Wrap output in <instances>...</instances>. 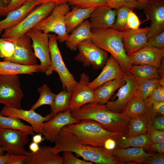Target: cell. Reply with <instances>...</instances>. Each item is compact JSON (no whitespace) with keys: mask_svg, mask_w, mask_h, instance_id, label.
Here are the masks:
<instances>
[{"mask_svg":"<svg viewBox=\"0 0 164 164\" xmlns=\"http://www.w3.org/2000/svg\"><path fill=\"white\" fill-rule=\"evenodd\" d=\"M55 143L53 149L55 153L70 151L82 157L84 160L92 163L121 164L108 149L81 143L68 125L61 129Z\"/></svg>","mask_w":164,"mask_h":164,"instance_id":"6da1fadb","label":"cell"},{"mask_svg":"<svg viewBox=\"0 0 164 164\" xmlns=\"http://www.w3.org/2000/svg\"><path fill=\"white\" fill-rule=\"evenodd\" d=\"M71 114L77 120H93L106 130L122 134L124 136L128 132L130 119L122 113L110 111L105 104L95 102L85 104L71 112Z\"/></svg>","mask_w":164,"mask_h":164,"instance_id":"7a4b0ae2","label":"cell"},{"mask_svg":"<svg viewBox=\"0 0 164 164\" xmlns=\"http://www.w3.org/2000/svg\"><path fill=\"white\" fill-rule=\"evenodd\" d=\"M91 31L92 42L110 53L118 62L124 72L128 73L133 65L124 48L123 38L125 32L111 28L91 29Z\"/></svg>","mask_w":164,"mask_h":164,"instance_id":"3957f363","label":"cell"},{"mask_svg":"<svg viewBox=\"0 0 164 164\" xmlns=\"http://www.w3.org/2000/svg\"><path fill=\"white\" fill-rule=\"evenodd\" d=\"M68 126L81 143L94 146L104 148L108 140L116 142L124 136L122 134L107 131L97 122L90 119H82L77 123Z\"/></svg>","mask_w":164,"mask_h":164,"instance_id":"277c9868","label":"cell"},{"mask_svg":"<svg viewBox=\"0 0 164 164\" xmlns=\"http://www.w3.org/2000/svg\"><path fill=\"white\" fill-rule=\"evenodd\" d=\"M56 5L52 2L39 5L16 26L4 30L2 38L14 40L21 37L49 16Z\"/></svg>","mask_w":164,"mask_h":164,"instance_id":"5b68a950","label":"cell"},{"mask_svg":"<svg viewBox=\"0 0 164 164\" xmlns=\"http://www.w3.org/2000/svg\"><path fill=\"white\" fill-rule=\"evenodd\" d=\"M48 36L51 64L45 73L47 76H49L52 74L53 71L57 72L62 82L63 90L72 92L78 82L75 80L63 61L58 47L56 34H48Z\"/></svg>","mask_w":164,"mask_h":164,"instance_id":"8992f818","label":"cell"},{"mask_svg":"<svg viewBox=\"0 0 164 164\" xmlns=\"http://www.w3.org/2000/svg\"><path fill=\"white\" fill-rule=\"evenodd\" d=\"M70 10L68 2L56 5L50 15L33 28L47 33H54L57 40L65 42L69 35L67 31L65 16Z\"/></svg>","mask_w":164,"mask_h":164,"instance_id":"52a82bcc","label":"cell"},{"mask_svg":"<svg viewBox=\"0 0 164 164\" xmlns=\"http://www.w3.org/2000/svg\"><path fill=\"white\" fill-rule=\"evenodd\" d=\"M77 48L79 52L75 60L82 63L85 67L91 66L94 70L101 69L109 57L108 52L92 43L91 39L80 43Z\"/></svg>","mask_w":164,"mask_h":164,"instance_id":"ba28073f","label":"cell"},{"mask_svg":"<svg viewBox=\"0 0 164 164\" xmlns=\"http://www.w3.org/2000/svg\"><path fill=\"white\" fill-rule=\"evenodd\" d=\"M23 97L18 75H0V103L20 109Z\"/></svg>","mask_w":164,"mask_h":164,"instance_id":"9c48e42d","label":"cell"},{"mask_svg":"<svg viewBox=\"0 0 164 164\" xmlns=\"http://www.w3.org/2000/svg\"><path fill=\"white\" fill-rule=\"evenodd\" d=\"M28 135L19 130L0 128V145L4 151L16 155H25V146L29 142Z\"/></svg>","mask_w":164,"mask_h":164,"instance_id":"30bf717a","label":"cell"},{"mask_svg":"<svg viewBox=\"0 0 164 164\" xmlns=\"http://www.w3.org/2000/svg\"><path fill=\"white\" fill-rule=\"evenodd\" d=\"M26 34L30 38L34 54L40 61L38 72L46 73L51 64L48 33L33 28Z\"/></svg>","mask_w":164,"mask_h":164,"instance_id":"8fae6325","label":"cell"},{"mask_svg":"<svg viewBox=\"0 0 164 164\" xmlns=\"http://www.w3.org/2000/svg\"><path fill=\"white\" fill-rule=\"evenodd\" d=\"M125 83L119 88L116 100L109 101L105 104L112 112L121 113L128 103L136 95L139 83L129 72L125 74Z\"/></svg>","mask_w":164,"mask_h":164,"instance_id":"7c38bea8","label":"cell"},{"mask_svg":"<svg viewBox=\"0 0 164 164\" xmlns=\"http://www.w3.org/2000/svg\"><path fill=\"white\" fill-rule=\"evenodd\" d=\"M142 9L151 21L147 35L149 40L164 29V0H149Z\"/></svg>","mask_w":164,"mask_h":164,"instance_id":"4fadbf2b","label":"cell"},{"mask_svg":"<svg viewBox=\"0 0 164 164\" xmlns=\"http://www.w3.org/2000/svg\"><path fill=\"white\" fill-rule=\"evenodd\" d=\"M9 40L13 43L15 50L12 56L6 61L26 66L37 64L31 39L27 34H26L16 40Z\"/></svg>","mask_w":164,"mask_h":164,"instance_id":"5bb4252c","label":"cell"},{"mask_svg":"<svg viewBox=\"0 0 164 164\" xmlns=\"http://www.w3.org/2000/svg\"><path fill=\"white\" fill-rule=\"evenodd\" d=\"M90 80L88 75L80 74L79 81L72 92L69 109L71 112L85 104L94 102V91L89 86Z\"/></svg>","mask_w":164,"mask_h":164,"instance_id":"9a60e30c","label":"cell"},{"mask_svg":"<svg viewBox=\"0 0 164 164\" xmlns=\"http://www.w3.org/2000/svg\"><path fill=\"white\" fill-rule=\"evenodd\" d=\"M71 112L69 110L59 113L52 119L43 123L42 133L45 140L52 143L55 142L60 132L63 127L77 123L80 121L74 118Z\"/></svg>","mask_w":164,"mask_h":164,"instance_id":"2e32d148","label":"cell"},{"mask_svg":"<svg viewBox=\"0 0 164 164\" xmlns=\"http://www.w3.org/2000/svg\"><path fill=\"white\" fill-rule=\"evenodd\" d=\"M0 114L6 116H14L24 120L31 125L34 132L39 133H42L44 122L49 121L54 117L51 112L49 114L43 117L34 110H24L5 105L0 111Z\"/></svg>","mask_w":164,"mask_h":164,"instance_id":"e0dca14e","label":"cell"},{"mask_svg":"<svg viewBox=\"0 0 164 164\" xmlns=\"http://www.w3.org/2000/svg\"><path fill=\"white\" fill-rule=\"evenodd\" d=\"M128 56L132 65H148L159 68L164 56V48L146 46Z\"/></svg>","mask_w":164,"mask_h":164,"instance_id":"ac0fdd59","label":"cell"},{"mask_svg":"<svg viewBox=\"0 0 164 164\" xmlns=\"http://www.w3.org/2000/svg\"><path fill=\"white\" fill-rule=\"evenodd\" d=\"M149 26L135 30L129 29L126 32L123 38L125 50L128 56L146 46Z\"/></svg>","mask_w":164,"mask_h":164,"instance_id":"d6986e66","label":"cell"},{"mask_svg":"<svg viewBox=\"0 0 164 164\" xmlns=\"http://www.w3.org/2000/svg\"><path fill=\"white\" fill-rule=\"evenodd\" d=\"M126 73L118 62L110 55L101 73L93 81L89 82V86L94 90L104 83L123 77Z\"/></svg>","mask_w":164,"mask_h":164,"instance_id":"ffe728a7","label":"cell"},{"mask_svg":"<svg viewBox=\"0 0 164 164\" xmlns=\"http://www.w3.org/2000/svg\"><path fill=\"white\" fill-rule=\"evenodd\" d=\"M53 147L43 145L35 152H27L24 161L26 164H63V160L59 153H55Z\"/></svg>","mask_w":164,"mask_h":164,"instance_id":"44dd1931","label":"cell"},{"mask_svg":"<svg viewBox=\"0 0 164 164\" xmlns=\"http://www.w3.org/2000/svg\"><path fill=\"white\" fill-rule=\"evenodd\" d=\"M116 10L107 5L97 7L91 13L90 22L91 29L112 28L115 22Z\"/></svg>","mask_w":164,"mask_h":164,"instance_id":"7402d4cb","label":"cell"},{"mask_svg":"<svg viewBox=\"0 0 164 164\" xmlns=\"http://www.w3.org/2000/svg\"><path fill=\"white\" fill-rule=\"evenodd\" d=\"M108 150L121 164L143 163L147 157L154 154L147 153L143 149L138 147L125 149L115 147Z\"/></svg>","mask_w":164,"mask_h":164,"instance_id":"603a6c76","label":"cell"},{"mask_svg":"<svg viewBox=\"0 0 164 164\" xmlns=\"http://www.w3.org/2000/svg\"><path fill=\"white\" fill-rule=\"evenodd\" d=\"M39 5L37 0H31L19 9L9 13L5 19L0 21V35L4 30L18 25Z\"/></svg>","mask_w":164,"mask_h":164,"instance_id":"cb8c5ba5","label":"cell"},{"mask_svg":"<svg viewBox=\"0 0 164 164\" xmlns=\"http://www.w3.org/2000/svg\"><path fill=\"white\" fill-rule=\"evenodd\" d=\"M125 76L108 81L95 89L94 102L106 104L114 92L125 83Z\"/></svg>","mask_w":164,"mask_h":164,"instance_id":"d4e9b609","label":"cell"},{"mask_svg":"<svg viewBox=\"0 0 164 164\" xmlns=\"http://www.w3.org/2000/svg\"><path fill=\"white\" fill-rule=\"evenodd\" d=\"M89 21L87 19L75 29L69 35L65 44L71 50H76L79 44L87 39H91L92 33Z\"/></svg>","mask_w":164,"mask_h":164,"instance_id":"484cf974","label":"cell"},{"mask_svg":"<svg viewBox=\"0 0 164 164\" xmlns=\"http://www.w3.org/2000/svg\"><path fill=\"white\" fill-rule=\"evenodd\" d=\"M97 7L82 8L75 7L68 12L65 16L67 31L70 33L85 20L89 18L92 12Z\"/></svg>","mask_w":164,"mask_h":164,"instance_id":"4316f807","label":"cell"},{"mask_svg":"<svg viewBox=\"0 0 164 164\" xmlns=\"http://www.w3.org/2000/svg\"><path fill=\"white\" fill-rule=\"evenodd\" d=\"M39 65H22L8 61H0V75H15L26 74H33L39 72Z\"/></svg>","mask_w":164,"mask_h":164,"instance_id":"83f0119b","label":"cell"},{"mask_svg":"<svg viewBox=\"0 0 164 164\" xmlns=\"http://www.w3.org/2000/svg\"><path fill=\"white\" fill-rule=\"evenodd\" d=\"M128 72L138 83L152 78H161L158 68L149 65H133Z\"/></svg>","mask_w":164,"mask_h":164,"instance_id":"f1b7e54d","label":"cell"},{"mask_svg":"<svg viewBox=\"0 0 164 164\" xmlns=\"http://www.w3.org/2000/svg\"><path fill=\"white\" fill-rule=\"evenodd\" d=\"M152 143L148 134L146 133L135 137L120 138L116 142V147L120 148L138 147L149 149Z\"/></svg>","mask_w":164,"mask_h":164,"instance_id":"f546056e","label":"cell"},{"mask_svg":"<svg viewBox=\"0 0 164 164\" xmlns=\"http://www.w3.org/2000/svg\"><path fill=\"white\" fill-rule=\"evenodd\" d=\"M149 118L145 114L130 118L127 132L123 137L128 138L135 137L147 132Z\"/></svg>","mask_w":164,"mask_h":164,"instance_id":"4dcf8cb0","label":"cell"},{"mask_svg":"<svg viewBox=\"0 0 164 164\" xmlns=\"http://www.w3.org/2000/svg\"><path fill=\"white\" fill-rule=\"evenodd\" d=\"M0 128L19 130L28 135H34L32 125H26L20 119L14 116H6L0 114Z\"/></svg>","mask_w":164,"mask_h":164,"instance_id":"1f68e13d","label":"cell"},{"mask_svg":"<svg viewBox=\"0 0 164 164\" xmlns=\"http://www.w3.org/2000/svg\"><path fill=\"white\" fill-rule=\"evenodd\" d=\"M147 109L145 101L140 96L136 95L128 103L121 113L131 118L145 114Z\"/></svg>","mask_w":164,"mask_h":164,"instance_id":"d6a6232c","label":"cell"},{"mask_svg":"<svg viewBox=\"0 0 164 164\" xmlns=\"http://www.w3.org/2000/svg\"><path fill=\"white\" fill-rule=\"evenodd\" d=\"M72 92L63 90L56 94L54 101L51 106L53 116L59 113L69 110Z\"/></svg>","mask_w":164,"mask_h":164,"instance_id":"836d02e7","label":"cell"},{"mask_svg":"<svg viewBox=\"0 0 164 164\" xmlns=\"http://www.w3.org/2000/svg\"><path fill=\"white\" fill-rule=\"evenodd\" d=\"M164 85V79L152 78L139 83L136 95L144 100L149 96L153 90L159 85Z\"/></svg>","mask_w":164,"mask_h":164,"instance_id":"e575fe53","label":"cell"},{"mask_svg":"<svg viewBox=\"0 0 164 164\" xmlns=\"http://www.w3.org/2000/svg\"><path fill=\"white\" fill-rule=\"evenodd\" d=\"M38 91L39 94V98L30 109L35 111L37 108L44 105H48L51 106L56 94L52 93L50 88L45 84L39 87Z\"/></svg>","mask_w":164,"mask_h":164,"instance_id":"d590c367","label":"cell"},{"mask_svg":"<svg viewBox=\"0 0 164 164\" xmlns=\"http://www.w3.org/2000/svg\"><path fill=\"white\" fill-rule=\"evenodd\" d=\"M116 9V19L112 28L119 31L125 32L129 29L127 26V22L128 15L131 9L122 7Z\"/></svg>","mask_w":164,"mask_h":164,"instance_id":"8d00e7d4","label":"cell"},{"mask_svg":"<svg viewBox=\"0 0 164 164\" xmlns=\"http://www.w3.org/2000/svg\"><path fill=\"white\" fill-rule=\"evenodd\" d=\"M106 5L112 9H117L125 7L132 10L141 9V6L136 0H106Z\"/></svg>","mask_w":164,"mask_h":164,"instance_id":"74e56055","label":"cell"},{"mask_svg":"<svg viewBox=\"0 0 164 164\" xmlns=\"http://www.w3.org/2000/svg\"><path fill=\"white\" fill-rule=\"evenodd\" d=\"M15 47L13 42L9 40L0 38V57L6 61L13 55Z\"/></svg>","mask_w":164,"mask_h":164,"instance_id":"f35d334b","label":"cell"},{"mask_svg":"<svg viewBox=\"0 0 164 164\" xmlns=\"http://www.w3.org/2000/svg\"><path fill=\"white\" fill-rule=\"evenodd\" d=\"M69 5L82 8L97 7L106 5V0H68Z\"/></svg>","mask_w":164,"mask_h":164,"instance_id":"ab89813d","label":"cell"},{"mask_svg":"<svg viewBox=\"0 0 164 164\" xmlns=\"http://www.w3.org/2000/svg\"><path fill=\"white\" fill-rule=\"evenodd\" d=\"M144 101L147 108L153 102H164V85H158L148 98Z\"/></svg>","mask_w":164,"mask_h":164,"instance_id":"60d3db41","label":"cell"},{"mask_svg":"<svg viewBox=\"0 0 164 164\" xmlns=\"http://www.w3.org/2000/svg\"><path fill=\"white\" fill-rule=\"evenodd\" d=\"M147 108L145 114L149 119L164 115V102H153Z\"/></svg>","mask_w":164,"mask_h":164,"instance_id":"b9f144b4","label":"cell"},{"mask_svg":"<svg viewBox=\"0 0 164 164\" xmlns=\"http://www.w3.org/2000/svg\"><path fill=\"white\" fill-rule=\"evenodd\" d=\"M26 156L16 155L7 152L0 156V164H24Z\"/></svg>","mask_w":164,"mask_h":164,"instance_id":"7bdbcfd3","label":"cell"},{"mask_svg":"<svg viewBox=\"0 0 164 164\" xmlns=\"http://www.w3.org/2000/svg\"><path fill=\"white\" fill-rule=\"evenodd\" d=\"M63 160V164H93V163L82 160L76 157L70 151H64L62 156Z\"/></svg>","mask_w":164,"mask_h":164,"instance_id":"ee69618b","label":"cell"},{"mask_svg":"<svg viewBox=\"0 0 164 164\" xmlns=\"http://www.w3.org/2000/svg\"><path fill=\"white\" fill-rule=\"evenodd\" d=\"M146 46L164 48V29L148 40Z\"/></svg>","mask_w":164,"mask_h":164,"instance_id":"f6af8a7d","label":"cell"},{"mask_svg":"<svg viewBox=\"0 0 164 164\" xmlns=\"http://www.w3.org/2000/svg\"><path fill=\"white\" fill-rule=\"evenodd\" d=\"M147 132L152 142H164V130L153 129L148 126Z\"/></svg>","mask_w":164,"mask_h":164,"instance_id":"bcb514c9","label":"cell"},{"mask_svg":"<svg viewBox=\"0 0 164 164\" xmlns=\"http://www.w3.org/2000/svg\"><path fill=\"white\" fill-rule=\"evenodd\" d=\"M127 26L129 29L135 30L139 28L140 20L132 10L130 9L127 18Z\"/></svg>","mask_w":164,"mask_h":164,"instance_id":"7dc6e473","label":"cell"},{"mask_svg":"<svg viewBox=\"0 0 164 164\" xmlns=\"http://www.w3.org/2000/svg\"><path fill=\"white\" fill-rule=\"evenodd\" d=\"M149 127L160 130H164V116H157L149 119Z\"/></svg>","mask_w":164,"mask_h":164,"instance_id":"c3c4849f","label":"cell"},{"mask_svg":"<svg viewBox=\"0 0 164 164\" xmlns=\"http://www.w3.org/2000/svg\"><path fill=\"white\" fill-rule=\"evenodd\" d=\"M143 163L147 164H164V153H154L147 157Z\"/></svg>","mask_w":164,"mask_h":164,"instance_id":"681fc988","label":"cell"},{"mask_svg":"<svg viewBox=\"0 0 164 164\" xmlns=\"http://www.w3.org/2000/svg\"><path fill=\"white\" fill-rule=\"evenodd\" d=\"M31 0H11L10 3L6 6L8 14L10 12L19 9Z\"/></svg>","mask_w":164,"mask_h":164,"instance_id":"f907efd6","label":"cell"},{"mask_svg":"<svg viewBox=\"0 0 164 164\" xmlns=\"http://www.w3.org/2000/svg\"><path fill=\"white\" fill-rule=\"evenodd\" d=\"M150 148L160 154L164 152V142L160 143H152L150 145Z\"/></svg>","mask_w":164,"mask_h":164,"instance_id":"816d5d0a","label":"cell"},{"mask_svg":"<svg viewBox=\"0 0 164 164\" xmlns=\"http://www.w3.org/2000/svg\"><path fill=\"white\" fill-rule=\"evenodd\" d=\"M39 5L49 2L55 3L56 5L67 2L68 0H37Z\"/></svg>","mask_w":164,"mask_h":164,"instance_id":"f5cc1de1","label":"cell"},{"mask_svg":"<svg viewBox=\"0 0 164 164\" xmlns=\"http://www.w3.org/2000/svg\"><path fill=\"white\" fill-rule=\"evenodd\" d=\"M6 6L2 0H0V16H6L8 13L6 9Z\"/></svg>","mask_w":164,"mask_h":164,"instance_id":"db71d44e","label":"cell"},{"mask_svg":"<svg viewBox=\"0 0 164 164\" xmlns=\"http://www.w3.org/2000/svg\"><path fill=\"white\" fill-rule=\"evenodd\" d=\"M42 135V133H39L33 136L32 138V141L39 144L40 143L45 140L44 138L43 137Z\"/></svg>","mask_w":164,"mask_h":164,"instance_id":"11a10c76","label":"cell"},{"mask_svg":"<svg viewBox=\"0 0 164 164\" xmlns=\"http://www.w3.org/2000/svg\"><path fill=\"white\" fill-rule=\"evenodd\" d=\"M29 148L31 152H35L38 150L39 147V144L33 142L30 144Z\"/></svg>","mask_w":164,"mask_h":164,"instance_id":"9f6ffc18","label":"cell"},{"mask_svg":"<svg viewBox=\"0 0 164 164\" xmlns=\"http://www.w3.org/2000/svg\"><path fill=\"white\" fill-rule=\"evenodd\" d=\"M141 6V9L149 0H136Z\"/></svg>","mask_w":164,"mask_h":164,"instance_id":"6f0895ef","label":"cell"},{"mask_svg":"<svg viewBox=\"0 0 164 164\" xmlns=\"http://www.w3.org/2000/svg\"><path fill=\"white\" fill-rule=\"evenodd\" d=\"M5 5L7 6L10 2L11 0H2Z\"/></svg>","mask_w":164,"mask_h":164,"instance_id":"680465c9","label":"cell"},{"mask_svg":"<svg viewBox=\"0 0 164 164\" xmlns=\"http://www.w3.org/2000/svg\"><path fill=\"white\" fill-rule=\"evenodd\" d=\"M4 155V151L2 150L0 145V156Z\"/></svg>","mask_w":164,"mask_h":164,"instance_id":"91938a15","label":"cell"}]
</instances>
